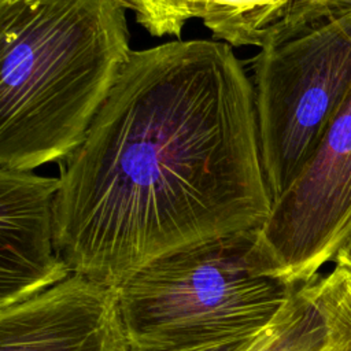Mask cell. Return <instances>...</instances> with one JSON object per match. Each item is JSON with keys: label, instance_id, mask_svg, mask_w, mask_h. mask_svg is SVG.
Instances as JSON below:
<instances>
[{"label": "cell", "instance_id": "obj_1", "mask_svg": "<svg viewBox=\"0 0 351 351\" xmlns=\"http://www.w3.org/2000/svg\"><path fill=\"white\" fill-rule=\"evenodd\" d=\"M247 71L218 40L133 49L59 162L56 247L71 273L118 288L160 258L265 223L271 196Z\"/></svg>", "mask_w": 351, "mask_h": 351}, {"label": "cell", "instance_id": "obj_2", "mask_svg": "<svg viewBox=\"0 0 351 351\" xmlns=\"http://www.w3.org/2000/svg\"><path fill=\"white\" fill-rule=\"evenodd\" d=\"M121 0H0V167L62 162L133 49Z\"/></svg>", "mask_w": 351, "mask_h": 351}, {"label": "cell", "instance_id": "obj_3", "mask_svg": "<svg viewBox=\"0 0 351 351\" xmlns=\"http://www.w3.org/2000/svg\"><path fill=\"white\" fill-rule=\"evenodd\" d=\"M296 287L270 270L254 229L160 258L117 291L129 347L159 350L261 333Z\"/></svg>", "mask_w": 351, "mask_h": 351}, {"label": "cell", "instance_id": "obj_4", "mask_svg": "<svg viewBox=\"0 0 351 351\" xmlns=\"http://www.w3.org/2000/svg\"><path fill=\"white\" fill-rule=\"evenodd\" d=\"M250 71L273 203L313 156L351 93V25L319 23L261 48Z\"/></svg>", "mask_w": 351, "mask_h": 351}, {"label": "cell", "instance_id": "obj_5", "mask_svg": "<svg viewBox=\"0 0 351 351\" xmlns=\"http://www.w3.org/2000/svg\"><path fill=\"white\" fill-rule=\"evenodd\" d=\"M351 239V93L293 182L271 203L258 240L270 270L299 285Z\"/></svg>", "mask_w": 351, "mask_h": 351}, {"label": "cell", "instance_id": "obj_6", "mask_svg": "<svg viewBox=\"0 0 351 351\" xmlns=\"http://www.w3.org/2000/svg\"><path fill=\"white\" fill-rule=\"evenodd\" d=\"M0 351H129L117 288L73 273L0 308Z\"/></svg>", "mask_w": 351, "mask_h": 351}, {"label": "cell", "instance_id": "obj_7", "mask_svg": "<svg viewBox=\"0 0 351 351\" xmlns=\"http://www.w3.org/2000/svg\"><path fill=\"white\" fill-rule=\"evenodd\" d=\"M59 185V177L0 167V308L73 274L56 247Z\"/></svg>", "mask_w": 351, "mask_h": 351}, {"label": "cell", "instance_id": "obj_8", "mask_svg": "<svg viewBox=\"0 0 351 351\" xmlns=\"http://www.w3.org/2000/svg\"><path fill=\"white\" fill-rule=\"evenodd\" d=\"M315 277L296 287L284 308L248 351L321 350L326 339V326L314 295Z\"/></svg>", "mask_w": 351, "mask_h": 351}, {"label": "cell", "instance_id": "obj_9", "mask_svg": "<svg viewBox=\"0 0 351 351\" xmlns=\"http://www.w3.org/2000/svg\"><path fill=\"white\" fill-rule=\"evenodd\" d=\"M314 295L326 326L319 351H351V269L336 263L328 276H317Z\"/></svg>", "mask_w": 351, "mask_h": 351}, {"label": "cell", "instance_id": "obj_10", "mask_svg": "<svg viewBox=\"0 0 351 351\" xmlns=\"http://www.w3.org/2000/svg\"><path fill=\"white\" fill-rule=\"evenodd\" d=\"M330 21L351 25V0H289L265 47Z\"/></svg>", "mask_w": 351, "mask_h": 351}, {"label": "cell", "instance_id": "obj_11", "mask_svg": "<svg viewBox=\"0 0 351 351\" xmlns=\"http://www.w3.org/2000/svg\"><path fill=\"white\" fill-rule=\"evenodd\" d=\"M136 21L155 37H180L188 21L195 18V0H121Z\"/></svg>", "mask_w": 351, "mask_h": 351}, {"label": "cell", "instance_id": "obj_12", "mask_svg": "<svg viewBox=\"0 0 351 351\" xmlns=\"http://www.w3.org/2000/svg\"><path fill=\"white\" fill-rule=\"evenodd\" d=\"M263 332V330H262ZM261 332V333H262ZM251 335L237 339H230L225 341H214V343H203V344H193V346H184V347H174V348H159V350H137L130 348L129 351H248L254 343L258 340L259 335Z\"/></svg>", "mask_w": 351, "mask_h": 351}, {"label": "cell", "instance_id": "obj_13", "mask_svg": "<svg viewBox=\"0 0 351 351\" xmlns=\"http://www.w3.org/2000/svg\"><path fill=\"white\" fill-rule=\"evenodd\" d=\"M336 263H340V265H344V266H348L351 269V239L347 241V244L340 250V252L337 254L336 259H335Z\"/></svg>", "mask_w": 351, "mask_h": 351}]
</instances>
